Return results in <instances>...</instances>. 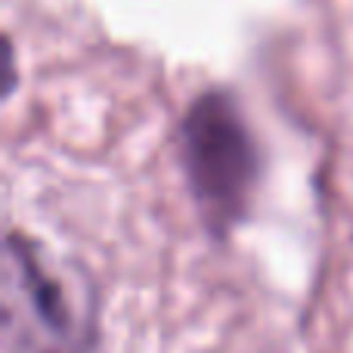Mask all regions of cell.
<instances>
[{
  "label": "cell",
  "instance_id": "6da1fadb",
  "mask_svg": "<svg viewBox=\"0 0 353 353\" xmlns=\"http://www.w3.org/2000/svg\"><path fill=\"white\" fill-rule=\"evenodd\" d=\"M180 146L199 205L214 226H230L248 208L261 161L242 112L226 93H208L183 121Z\"/></svg>",
  "mask_w": 353,
  "mask_h": 353
},
{
  "label": "cell",
  "instance_id": "7a4b0ae2",
  "mask_svg": "<svg viewBox=\"0 0 353 353\" xmlns=\"http://www.w3.org/2000/svg\"><path fill=\"white\" fill-rule=\"evenodd\" d=\"M6 316H22L25 335L37 329L25 353H78L84 338L65 285L22 236L6 239Z\"/></svg>",
  "mask_w": 353,
  "mask_h": 353
}]
</instances>
